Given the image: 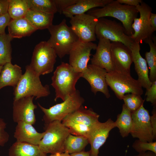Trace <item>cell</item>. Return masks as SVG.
<instances>
[{
  "instance_id": "obj_1",
  "label": "cell",
  "mask_w": 156,
  "mask_h": 156,
  "mask_svg": "<svg viewBox=\"0 0 156 156\" xmlns=\"http://www.w3.org/2000/svg\"><path fill=\"white\" fill-rule=\"evenodd\" d=\"M81 75V73L76 71L68 63L63 62L57 66L51 77V84L55 90V101L59 98L64 101L73 94Z\"/></svg>"
},
{
  "instance_id": "obj_2",
  "label": "cell",
  "mask_w": 156,
  "mask_h": 156,
  "mask_svg": "<svg viewBox=\"0 0 156 156\" xmlns=\"http://www.w3.org/2000/svg\"><path fill=\"white\" fill-rule=\"evenodd\" d=\"M138 13L135 7L121 4L117 0H112L104 7L90 10L88 14L98 19L106 16L116 18L122 23L126 34L130 36L133 33L132 25L134 18L137 17Z\"/></svg>"
},
{
  "instance_id": "obj_3",
  "label": "cell",
  "mask_w": 156,
  "mask_h": 156,
  "mask_svg": "<svg viewBox=\"0 0 156 156\" xmlns=\"http://www.w3.org/2000/svg\"><path fill=\"white\" fill-rule=\"evenodd\" d=\"M25 71L15 87L14 88V101L30 96L36 99L48 96L50 94L49 86H43L40 76L35 72L29 65L25 66Z\"/></svg>"
},
{
  "instance_id": "obj_4",
  "label": "cell",
  "mask_w": 156,
  "mask_h": 156,
  "mask_svg": "<svg viewBox=\"0 0 156 156\" xmlns=\"http://www.w3.org/2000/svg\"><path fill=\"white\" fill-rule=\"evenodd\" d=\"M64 19L59 24L52 25L48 29L51 36L47 41L60 58L69 54L79 38Z\"/></svg>"
},
{
  "instance_id": "obj_5",
  "label": "cell",
  "mask_w": 156,
  "mask_h": 156,
  "mask_svg": "<svg viewBox=\"0 0 156 156\" xmlns=\"http://www.w3.org/2000/svg\"><path fill=\"white\" fill-rule=\"evenodd\" d=\"M100 115L91 108H80L66 116L61 121L68 128L70 133L88 138L92 126L99 121Z\"/></svg>"
},
{
  "instance_id": "obj_6",
  "label": "cell",
  "mask_w": 156,
  "mask_h": 156,
  "mask_svg": "<svg viewBox=\"0 0 156 156\" xmlns=\"http://www.w3.org/2000/svg\"><path fill=\"white\" fill-rule=\"evenodd\" d=\"M44 136L38 146L43 152L51 154L63 153L64 146L69 129L61 121L56 120L45 124Z\"/></svg>"
},
{
  "instance_id": "obj_7",
  "label": "cell",
  "mask_w": 156,
  "mask_h": 156,
  "mask_svg": "<svg viewBox=\"0 0 156 156\" xmlns=\"http://www.w3.org/2000/svg\"><path fill=\"white\" fill-rule=\"evenodd\" d=\"M107 84L114 92L116 96L122 99L127 93L141 96L143 93L142 87L138 80L133 78L130 73L114 70L107 73Z\"/></svg>"
},
{
  "instance_id": "obj_8",
  "label": "cell",
  "mask_w": 156,
  "mask_h": 156,
  "mask_svg": "<svg viewBox=\"0 0 156 156\" xmlns=\"http://www.w3.org/2000/svg\"><path fill=\"white\" fill-rule=\"evenodd\" d=\"M84 101L79 91L76 90L63 102L49 108L44 107L38 103V105L44 113L43 119L47 124L55 121H62L67 115L83 106Z\"/></svg>"
},
{
  "instance_id": "obj_9",
  "label": "cell",
  "mask_w": 156,
  "mask_h": 156,
  "mask_svg": "<svg viewBox=\"0 0 156 156\" xmlns=\"http://www.w3.org/2000/svg\"><path fill=\"white\" fill-rule=\"evenodd\" d=\"M57 55L47 41L36 45L33 52L29 66L40 76L51 73L53 70Z\"/></svg>"
},
{
  "instance_id": "obj_10",
  "label": "cell",
  "mask_w": 156,
  "mask_h": 156,
  "mask_svg": "<svg viewBox=\"0 0 156 156\" xmlns=\"http://www.w3.org/2000/svg\"><path fill=\"white\" fill-rule=\"evenodd\" d=\"M99 39L104 38L112 42H120L130 49L134 42L126 33L123 25L115 20L99 18L95 31Z\"/></svg>"
},
{
  "instance_id": "obj_11",
  "label": "cell",
  "mask_w": 156,
  "mask_h": 156,
  "mask_svg": "<svg viewBox=\"0 0 156 156\" xmlns=\"http://www.w3.org/2000/svg\"><path fill=\"white\" fill-rule=\"evenodd\" d=\"M136 8L140 13V16L139 18H135L133 20L131 27L134 32L130 37L134 42L140 43L153 36L154 31L149 21L152 9L143 2Z\"/></svg>"
},
{
  "instance_id": "obj_12",
  "label": "cell",
  "mask_w": 156,
  "mask_h": 156,
  "mask_svg": "<svg viewBox=\"0 0 156 156\" xmlns=\"http://www.w3.org/2000/svg\"><path fill=\"white\" fill-rule=\"evenodd\" d=\"M72 29L79 40L85 42L95 41V31L98 19L88 14L74 16L70 18Z\"/></svg>"
},
{
  "instance_id": "obj_13",
  "label": "cell",
  "mask_w": 156,
  "mask_h": 156,
  "mask_svg": "<svg viewBox=\"0 0 156 156\" xmlns=\"http://www.w3.org/2000/svg\"><path fill=\"white\" fill-rule=\"evenodd\" d=\"M133 127L130 134L134 138L144 142H153V130L150 121V116L143 105L138 110L131 112Z\"/></svg>"
},
{
  "instance_id": "obj_14",
  "label": "cell",
  "mask_w": 156,
  "mask_h": 156,
  "mask_svg": "<svg viewBox=\"0 0 156 156\" xmlns=\"http://www.w3.org/2000/svg\"><path fill=\"white\" fill-rule=\"evenodd\" d=\"M115 127V122L110 118L103 122L99 120L93 125L88 138L91 145L89 151L91 156H99V148L106 141L110 131Z\"/></svg>"
},
{
  "instance_id": "obj_15",
  "label": "cell",
  "mask_w": 156,
  "mask_h": 156,
  "mask_svg": "<svg viewBox=\"0 0 156 156\" xmlns=\"http://www.w3.org/2000/svg\"><path fill=\"white\" fill-rule=\"evenodd\" d=\"M97 45L92 42H85L79 40L73 47L69 55V64L77 71L82 73L86 68L92 50Z\"/></svg>"
},
{
  "instance_id": "obj_16",
  "label": "cell",
  "mask_w": 156,
  "mask_h": 156,
  "mask_svg": "<svg viewBox=\"0 0 156 156\" xmlns=\"http://www.w3.org/2000/svg\"><path fill=\"white\" fill-rule=\"evenodd\" d=\"M107 73L105 69L90 64L88 65L86 69L81 73V77L88 82L94 94L101 92L108 99L110 95L106 81Z\"/></svg>"
},
{
  "instance_id": "obj_17",
  "label": "cell",
  "mask_w": 156,
  "mask_h": 156,
  "mask_svg": "<svg viewBox=\"0 0 156 156\" xmlns=\"http://www.w3.org/2000/svg\"><path fill=\"white\" fill-rule=\"evenodd\" d=\"M34 97H25L14 101L13 104L12 117L15 122H25L32 125L36 121L34 110L37 105L33 102Z\"/></svg>"
},
{
  "instance_id": "obj_18",
  "label": "cell",
  "mask_w": 156,
  "mask_h": 156,
  "mask_svg": "<svg viewBox=\"0 0 156 156\" xmlns=\"http://www.w3.org/2000/svg\"><path fill=\"white\" fill-rule=\"evenodd\" d=\"M111 51L114 70L130 73L133 62L130 49L120 42H111Z\"/></svg>"
},
{
  "instance_id": "obj_19",
  "label": "cell",
  "mask_w": 156,
  "mask_h": 156,
  "mask_svg": "<svg viewBox=\"0 0 156 156\" xmlns=\"http://www.w3.org/2000/svg\"><path fill=\"white\" fill-rule=\"evenodd\" d=\"M111 44L109 40L104 38H100L96 53L91 59V64L105 69L107 73L114 70Z\"/></svg>"
},
{
  "instance_id": "obj_20",
  "label": "cell",
  "mask_w": 156,
  "mask_h": 156,
  "mask_svg": "<svg viewBox=\"0 0 156 156\" xmlns=\"http://www.w3.org/2000/svg\"><path fill=\"white\" fill-rule=\"evenodd\" d=\"M130 49L135 69L138 77L137 80L142 88H145L146 90H148L151 87L152 83L149 79L148 69L146 62L140 53V43L134 42Z\"/></svg>"
},
{
  "instance_id": "obj_21",
  "label": "cell",
  "mask_w": 156,
  "mask_h": 156,
  "mask_svg": "<svg viewBox=\"0 0 156 156\" xmlns=\"http://www.w3.org/2000/svg\"><path fill=\"white\" fill-rule=\"evenodd\" d=\"M44 134L38 132L32 125L20 121L17 123L14 137L16 141L38 145Z\"/></svg>"
},
{
  "instance_id": "obj_22",
  "label": "cell",
  "mask_w": 156,
  "mask_h": 156,
  "mask_svg": "<svg viewBox=\"0 0 156 156\" xmlns=\"http://www.w3.org/2000/svg\"><path fill=\"white\" fill-rule=\"evenodd\" d=\"M112 0H78L75 4L65 9L62 13L66 17L85 13L86 12L96 7H104Z\"/></svg>"
},
{
  "instance_id": "obj_23",
  "label": "cell",
  "mask_w": 156,
  "mask_h": 156,
  "mask_svg": "<svg viewBox=\"0 0 156 156\" xmlns=\"http://www.w3.org/2000/svg\"><path fill=\"white\" fill-rule=\"evenodd\" d=\"M23 75L21 67L11 62L3 66L0 73V90L7 86H16Z\"/></svg>"
},
{
  "instance_id": "obj_24",
  "label": "cell",
  "mask_w": 156,
  "mask_h": 156,
  "mask_svg": "<svg viewBox=\"0 0 156 156\" xmlns=\"http://www.w3.org/2000/svg\"><path fill=\"white\" fill-rule=\"evenodd\" d=\"M8 27V34L13 38L29 36L37 30L25 17L11 19Z\"/></svg>"
},
{
  "instance_id": "obj_25",
  "label": "cell",
  "mask_w": 156,
  "mask_h": 156,
  "mask_svg": "<svg viewBox=\"0 0 156 156\" xmlns=\"http://www.w3.org/2000/svg\"><path fill=\"white\" fill-rule=\"evenodd\" d=\"M9 156H46L38 145L16 141L10 147Z\"/></svg>"
},
{
  "instance_id": "obj_26",
  "label": "cell",
  "mask_w": 156,
  "mask_h": 156,
  "mask_svg": "<svg viewBox=\"0 0 156 156\" xmlns=\"http://www.w3.org/2000/svg\"><path fill=\"white\" fill-rule=\"evenodd\" d=\"M54 14L29 10L25 18L37 30L48 29L52 25Z\"/></svg>"
},
{
  "instance_id": "obj_27",
  "label": "cell",
  "mask_w": 156,
  "mask_h": 156,
  "mask_svg": "<svg viewBox=\"0 0 156 156\" xmlns=\"http://www.w3.org/2000/svg\"><path fill=\"white\" fill-rule=\"evenodd\" d=\"M114 122L116 127L118 128L122 138L127 137L130 133L133 125L131 112L124 104L122 106L121 112L118 115Z\"/></svg>"
},
{
  "instance_id": "obj_28",
  "label": "cell",
  "mask_w": 156,
  "mask_h": 156,
  "mask_svg": "<svg viewBox=\"0 0 156 156\" xmlns=\"http://www.w3.org/2000/svg\"><path fill=\"white\" fill-rule=\"evenodd\" d=\"M88 143L87 138L70 134L64 143V152L72 154L83 151Z\"/></svg>"
},
{
  "instance_id": "obj_29",
  "label": "cell",
  "mask_w": 156,
  "mask_h": 156,
  "mask_svg": "<svg viewBox=\"0 0 156 156\" xmlns=\"http://www.w3.org/2000/svg\"><path fill=\"white\" fill-rule=\"evenodd\" d=\"M148 44L150 51L145 53V60L150 69L149 79L152 83L156 81V42L153 36L144 41Z\"/></svg>"
},
{
  "instance_id": "obj_30",
  "label": "cell",
  "mask_w": 156,
  "mask_h": 156,
  "mask_svg": "<svg viewBox=\"0 0 156 156\" xmlns=\"http://www.w3.org/2000/svg\"><path fill=\"white\" fill-rule=\"evenodd\" d=\"M13 38L5 33L0 35V65L3 66L5 64L11 62L12 59L11 41Z\"/></svg>"
},
{
  "instance_id": "obj_31",
  "label": "cell",
  "mask_w": 156,
  "mask_h": 156,
  "mask_svg": "<svg viewBox=\"0 0 156 156\" xmlns=\"http://www.w3.org/2000/svg\"><path fill=\"white\" fill-rule=\"evenodd\" d=\"M29 10L27 0H9L8 13L12 19L25 17Z\"/></svg>"
},
{
  "instance_id": "obj_32",
  "label": "cell",
  "mask_w": 156,
  "mask_h": 156,
  "mask_svg": "<svg viewBox=\"0 0 156 156\" xmlns=\"http://www.w3.org/2000/svg\"><path fill=\"white\" fill-rule=\"evenodd\" d=\"M29 10L54 14L57 10L54 0H27Z\"/></svg>"
},
{
  "instance_id": "obj_33",
  "label": "cell",
  "mask_w": 156,
  "mask_h": 156,
  "mask_svg": "<svg viewBox=\"0 0 156 156\" xmlns=\"http://www.w3.org/2000/svg\"><path fill=\"white\" fill-rule=\"evenodd\" d=\"M122 100L125 105L131 112L138 110L143 105L144 101L141 96L131 93L125 94Z\"/></svg>"
},
{
  "instance_id": "obj_34",
  "label": "cell",
  "mask_w": 156,
  "mask_h": 156,
  "mask_svg": "<svg viewBox=\"0 0 156 156\" xmlns=\"http://www.w3.org/2000/svg\"><path fill=\"white\" fill-rule=\"evenodd\" d=\"M132 147L137 152L140 153L151 151L156 154V142H144L138 139L135 141Z\"/></svg>"
},
{
  "instance_id": "obj_35",
  "label": "cell",
  "mask_w": 156,
  "mask_h": 156,
  "mask_svg": "<svg viewBox=\"0 0 156 156\" xmlns=\"http://www.w3.org/2000/svg\"><path fill=\"white\" fill-rule=\"evenodd\" d=\"M146 101L150 102L153 107L156 106V81L152 83L150 88L146 90Z\"/></svg>"
},
{
  "instance_id": "obj_36",
  "label": "cell",
  "mask_w": 156,
  "mask_h": 156,
  "mask_svg": "<svg viewBox=\"0 0 156 156\" xmlns=\"http://www.w3.org/2000/svg\"><path fill=\"white\" fill-rule=\"evenodd\" d=\"M6 124L3 119L0 118V146H3L8 141L9 135L5 130Z\"/></svg>"
},
{
  "instance_id": "obj_37",
  "label": "cell",
  "mask_w": 156,
  "mask_h": 156,
  "mask_svg": "<svg viewBox=\"0 0 156 156\" xmlns=\"http://www.w3.org/2000/svg\"><path fill=\"white\" fill-rule=\"evenodd\" d=\"M78 0H54L57 12L62 13L63 10L68 6L77 3Z\"/></svg>"
},
{
  "instance_id": "obj_38",
  "label": "cell",
  "mask_w": 156,
  "mask_h": 156,
  "mask_svg": "<svg viewBox=\"0 0 156 156\" xmlns=\"http://www.w3.org/2000/svg\"><path fill=\"white\" fill-rule=\"evenodd\" d=\"M11 19L8 13L0 15V35L5 33V28Z\"/></svg>"
},
{
  "instance_id": "obj_39",
  "label": "cell",
  "mask_w": 156,
  "mask_h": 156,
  "mask_svg": "<svg viewBox=\"0 0 156 156\" xmlns=\"http://www.w3.org/2000/svg\"><path fill=\"white\" fill-rule=\"evenodd\" d=\"M152 115L150 116V121L153 130L154 140L156 139V106L153 107L152 112Z\"/></svg>"
},
{
  "instance_id": "obj_40",
  "label": "cell",
  "mask_w": 156,
  "mask_h": 156,
  "mask_svg": "<svg viewBox=\"0 0 156 156\" xmlns=\"http://www.w3.org/2000/svg\"><path fill=\"white\" fill-rule=\"evenodd\" d=\"M9 0H0V15L8 13Z\"/></svg>"
},
{
  "instance_id": "obj_41",
  "label": "cell",
  "mask_w": 156,
  "mask_h": 156,
  "mask_svg": "<svg viewBox=\"0 0 156 156\" xmlns=\"http://www.w3.org/2000/svg\"><path fill=\"white\" fill-rule=\"evenodd\" d=\"M117 1L120 4L135 7L140 4L143 2L142 0H117Z\"/></svg>"
},
{
  "instance_id": "obj_42",
  "label": "cell",
  "mask_w": 156,
  "mask_h": 156,
  "mask_svg": "<svg viewBox=\"0 0 156 156\" xmlns=\"http://www.w3.org/2000/svg\"><path fill=\"white\" fill-rule=\"evenodd\" d=\"M149 21L150 25L154 31L156 30V14L151 12L150 16Z\"/></svg>"
},
{
  "instance_id": "obj_43",
  "label": "cell",
  "mask_w": 156,
  "mask_h": 156,
  "mask_svg": "<svg viewBox=\"0 0 156 156\" xmlns=\"http://www.w3.org/2000/svg\"><path fill=\"white\" fill-rule=\"evenodd\" d=\"M71 156H91L89 151L86 152L83 151L70 154Z\"/></svg>"
},
{
  "instance_id": "obj_44",
  "label": "cell",
  "mask_w": 156,
  "mask_h": 156,
  "mask_svg": "<svg viewBox=\"0 0 156 156\" xmlns=\"http://www.w3.org/2000/svg\"><path fill=\"white\" fill-rule=\"evenodd\" d=\"M133 156H156V154L151 151H147L139 153L138 155Z\"/></svg>"
},
{
  "instance_id": "obj_45",
  "label": "cell",
  "mask_w": 156,
  "mask_h": 156,
  "mask_svg": "<svg viewBox=\"0 0 156 156\" xmlns=\"http://www.w3.org/2000/svg\"><path fill=\"white\" fill-rule=\"evenodd\" d=\"M59 156H71V155L68 153L63 152L60 153Z\"/></svg>"
},
{
  "instance_id": "obj_46",
  "label": "cell",
  "mask_w": 156,
  "mask_h": 156,
  "mask_svg": "<svg viewBox=\"0 0 156 156\" xmlns=\"http://www.w3.org/2000/svg\"><path fill=\"white\" fill-rule=\"evenodd\" d=\"M60 153H57L55 154H51V155L49 156H59Z\"/></svg>"
},
{
  "instance_id": "obj_47",
  "label": "cell",
  "mask_w": 156,
  "mask_h": 156,
  "mask_svg": "<svg viewBox=\"0 0 156 156\" xmlns=\"http://www.w3.org/2000/svg\"><path fill=\"white\" fill-rule=\"evenodd\" d=\"M3 66H1L0 65V73L1 71Z\"/></svg>"
},
{
  "instance_id": "obj_48",
  "label": "cell",
  "mask_w": 156,
  "mask_h": 156,
  "mask_svg": "<svg viewBox=\"0 0 156 156\" xmlns=\"http://www.w3.org/2000/svg\"><path fill=\"white\" fill-rule=\"evenodd\" d=\"M127 150H126V151H125V156H126V154L127 153Z\"/></svg>"
}]
</instances>
